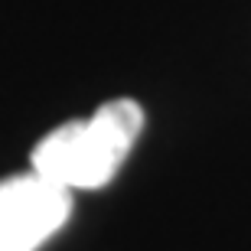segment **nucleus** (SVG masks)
Here are the masks:
<instances>
[{"label": "nucleus", "mask_w": 251, "mask_h": 251, "mask_svg": "<svg viewBox=\"0 0 251 251\" xmlns=\"http://www.w3.org/2000/svg\"><path fill=\"white\" fill-rule=\"evenodd\" d=\"M144 130V108L134 98H114L92 118L59 124L33 147V170L46 179L75 189L108 186Z\"/></svg>", "instance_id": "nucleus-1"}, {"label": "nucleus", "mask_w": 251, "mask_h": 251, "mask_svg": "<svg viewBox=\"0 0 251 251\" xmlns=\"http://www.w3.org/2000/svg\"><path fill=\"white\" fill-rule=\"evenodd\" d=\"M72 193L36 170L0 183V251H36L69 222Z\"/></svg>", "instance_id": "nucleus-2"}]
</instances>
